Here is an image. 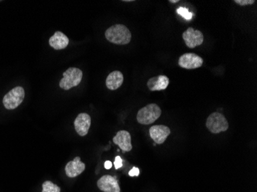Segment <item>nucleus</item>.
<instances>
[{"mask_svg":"<svg viewBox=\"0 0 257 192\" xmlns=\"http://www.w3.org/2000/svg\"><path fill=\"white\" fill-rule=\"evenodd\" d=\"M105 37L108 41L113 44L126 45L131 43L132 35L125 26L116 24L106 30Z\"/></svg>","mask_w":257,"mask_h":192,"instance_id":"obj_1","label":"nucleus"},{"mask_svg":"<svg viewBox=\"0 0 257 192\" xmlns=\"http://www.w3.org/2000/svg\"><path fill=\"white\" fill-rule=\"evenodd\" d=\"M160 107L157 104H149L139 111L137 115V122L141 125L154 123L161 115Z\"/></svg>","mask_w":257,"mask_h":192,"instance_id":"obj_2","label":"nucleus"},{"mask_svg":"<svg viewBox=\"0 0 257 192\" xmlns=\"http://www.w3.org/2000/svg\"><path fill=\"white\" fill-rule=\"evenodd\" d=\"M83 79V72L78 68H69L63 73V78L60 80V87L64 90L79 86Z\"/></svg>","mask_w":257,"mask_h":192,"instance_id":"obj_3","label":"nucleus"},{"mask_svg":"<svg viewBox=\"0 0 257 192\" xmlns=\"http://www.w3.org/2000/svg\"><path fill=\"white\" fill-rule=\"evenodd\" d=\"M206 127L213 134H219L223 131H227L229 123L223 114L213 112L206 119Z\"/></svg>","mask_w":257,"mask_h":192,"instance_id":"obj_4","label":"nucleus"},{"mask_svg":"<svg viewBox=\"0 0 257 192\" xmlns=\"http://www.w3.org/2000/svg\"><path fill=\"white\" fill-rule=\"evenodd\" d=\"M25 98V91L21 86H17L10 90L7 95L4 96V107L9 110L17 109L19 105H21L23 99Z\"/></svg>","mask_w":257,"mask_h":192,"instance_id":"obj_5","label":"nucleus"},{"mask_svg":"<svg viewBox=\"0 0 257 192\" xmlns=\"http://www.w3.org/2000/svg\"><path fill=\"white\" fill-rule=\"evenodd\" d=\"M183 39L186 46L190 49H194L196 46L203 44L204 37L200 30H194L190 27L183 33Z\"/></svg>","mask_w":257,"mask_h":192,"instance_id":"obj_6","label":"nucleus"},{"mask_svg":"<svg viewBox=\"0 0 257 192\" xmlns=\"http://www.w3.org/2000/svg\"><path fill=\"white\" fill-rule=\"evenodd\" d=\"M178 64L183 69H198L203 66V59L194 53H185L179 58Z\"/></svg>","mask_w":257,"mask_h":192,"instance_id":"obj_7","label":"nucleus"},{"mask_svg":"<svg viewBox=\"0 0 257 192\" xmlns=\"http://www.w3.org/2000/svg\"><path fill=\"white\" fill-rule=\"evenodd\" d=\"M97 186L103 192H120L117 179L111 175H104L98 180Z\"/></svg>","mask_w":257,"mask_h":192,"instance_id":"obj_8","label":"nucleus"},{"mask_svg":"<svg viewBox=\"0 0 257 192\" xmlns=\"http://www.w3.org/2000/svg\"><path fill=\"white\" fill-rule=\"evenodd\" d=\"M170 128L166 125H154L150 128V135L157 144L161 145L170 135Z\"/></svg>","mask_w":257,"mask_h":192,"instance_id":"obj_9","label":"nucleus"},{"mask_svg":"<svg viewBox=\"0 0 257 192\" xmlns=\"http://www.w3.org/2000/svg\"><path fill=\"white\" fill-rule=\"evenodd\" d=\"M91 125V117L86 113H80L74 122L75 129L80 136H86Z\"/></svg>","mask_w":257,"mask_h":192,"instance_id":"obj_10","label":"nucleus"},{"mask_svg":"<svg viewBox=\"0 0 257 192\" xmlns=\"http://www.w3.org/2000/svg\"><path fill=\"white\" fill-rule=\"evenodd\" d=\"M113 142L123 151H131L132 150L131 134L125 130L118 131L117 134L113 138Z\"/></svg>","mask_w":257,"mask_h":192,"instance_id":"obj_11","label":"nucleus"},{"mask_svg":"<svg viewBox=\"0 0 257 192\" xmlns=\"http://www.w3.org/2000/svg\"><path fill=\"white\" fill-rule=\"evenodd\" d=\"M86 164L81 161L80 157H76L73 161H69L66 165V175L69 177H76L84 171Z\"/></svg>","mask_w":257,"mask_h":192,"instance_id":"obj_12","label":"nucleus"},{"mask_svg":"<svg viewBox=\"0 0 257 192\" xmlns=\"http://www.w3.org/2000/svg\"><path fill=\"white\" fill-rule=\"evenodd\" d=\"M69 40L64 33L57 31L54 33L53 37H50L49 43L52 48L56 50H64L69 45Z\"/></svg>","mask_w":257,"mask_h":192,"instance_id":"obj_13","label":"nucleus"},{"mask_svg":"<svg viewBox=\"0 0 257 192\" xmlns=\"http://www.w3.org/2000/svg\"><path fill=\"white\" fill-rule=\"evenodd\" d=\"M170 80L166 76H158L151 78L147 82L148 89L152 92L164 90L168 87Z\"/></svg>","mask_w":257,"mask_h":192,"instance_id":"obj_14","label":"nucleus"},{"mask_svg":"<svg viewBox=\"0 0 257 192\" xmlns=\"http://www.w3.org/2000/svg\"><path fill=\"white\" fill-rule=\"evenodd\" d=\"M123 75L119 71H114L108 76L106 84L108 89L110 90H116L123 83Z\"/></svg>","mask_w":257,"mask_h":192,"instance_id":"obj_15","label":"nucleus"},{"mask_svg":"<svg viewBox=\"0 0 257 192\" xmlns=\"http://www.w3.org/2000/svg\"><path fill=\"white\" fill-rule=\"evenodd\" d=\"M61 189L59 186L55 184L50 181H45L43 184V191L42 192H60Z\"/></svg>","mask_w":257,"mask_h":192,"instance_id":"obj_16","label":"nucleus"},{"mask_svg":"<svg viewBox=\"0 0 257 192\" xmlns=\"http://www.w3.org/2000/svg\"><path fill=\"white\" fill-rule=\"evenodd\" d=\"M177 13H178L180 16H182L183 18L187 20H191L192 17H193V14L190 13L187 9L183 8V7H180V8L177 10Z\"/></svg>","mask_w":257,"mask_h":192,"instance_id":"obj_17","label":"nucleus"},{"mask_svg":"<svg viewBox=\"0 0 257 192\" xmlns=\"http://www.w3.org/2000/svg\"><path fill=\"white\" fill-rule=\"evenodd\" d=\"M234 3H236L238 5L245 7V6L252 5L255 4V0H234Z\"/></svg>","mask_w":257,"mask_h":192,"instance_id":"obj_18","label":"nucleus"},{"mask_svg":"<svg viewBox=\"0 0 257 192\" xmlns=\"http://www.w3.org/2000/svg\"><path fill=\"white\" fill-rule=\"evenodd\" d=\"M114 166L115 169H119L122 166V159L120 158V156H116L114 161Z\"/></svg>","mask_w":257,"mask_h":192,"instance_id":"obj_19","label":"nucleus"},{"mask_svg":"<svg viewBox=\"0 0 257 192\" xmlns=\"http://www.w3.org/2000/svg\"><path fill=\"white\" fill-rule=\"evenodd\" d=\"M139 174H140V169H139L138 167H133L132 169L128 172V175L131 176V177L139 176Z\"/></svg>","mask_w":257,"mask_h":192,"instance_id":"obj_20","label":"nucleus"},{"mask_svg":"<svg viewBox=\"0 0 257 192\" xmlns=\"http://www.w3.org/2000/svg\"><path fill=\"white\" fill-rule=\"evenodd\" d=\"M112 162L109 161H106L105 164H104V167H105V168H106V169H110L111 167H112Z\"/></svg>","mask_w":257,"mask_h":192,"instance_id":"obj_21","label":"nucleus"},{"mask_svg":"<svg viewBox=\"0 0 257 192\" xmlns=\"http://www.w3.org/2000/svg\"><path fill=\"white\" fill-rule=\"evenodd\" d=\"M169 2L171 3V4H177L179 2V0H169Z\"/></svg>","mask_w":257,"mask_h":192,"instance_id":"obj_22","label":"nucleus"}]
</instances>
